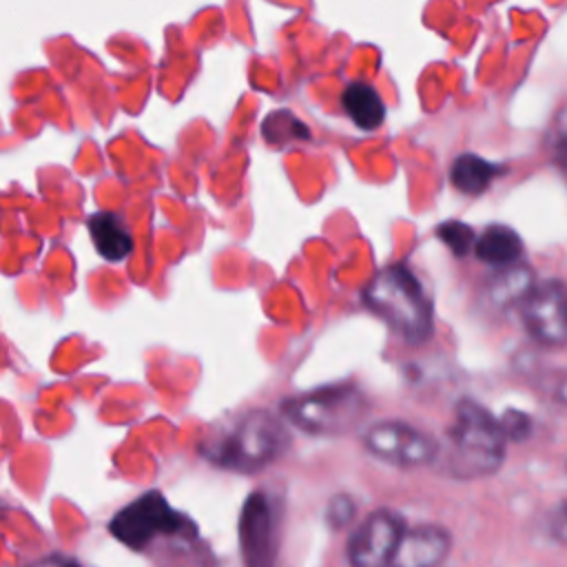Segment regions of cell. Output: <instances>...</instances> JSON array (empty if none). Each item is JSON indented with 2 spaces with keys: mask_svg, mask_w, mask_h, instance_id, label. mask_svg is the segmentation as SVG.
<instances>
[{
  "mask_svg": "<svg viewBox=\"0 0 567 567\" xmlns=\"http://www.w3.org/2000/svg\"><path fill=\"white\" fill-rule=\"evenodd\" d=\"M505 445L507 439L498 416L474 399H461L454 410V421L447 427L445 443H439L434 463L452 478H481L494 474L503 465Z\"/></svg>",
  "mask_w": 567,
  "mask_h": 567,
  "instance_id": "6da1fadb",
  "label": "cell"
},
{
  "mask_svg": "<svg viewBox=\"0 0 567 567\" xmlns=\"http://www.w3.org/2000/svg\"><path fill=\"white\" fill-rule=\"evenodd\" d=\"M288 445L290 436L279 416L268 410H248L210 432L199 450L217 467L252 474L275 463Z\"/></svg>",
  "mask_w": 567,
  "mask_h": 567,
  "instance_id": "7a4b0ae2",
  "label": "cell"
},
{
  "mask_svg": "<svg viewBox=\"0 0 567 567\" xmlns=\"http://www.w3.org/2000/svg\"><path fill=\"white\" fill-rule=\"evenodd\" d=\"M363 303L412 346L432 334V301L419 277L403 264L379 270L363 288Z\"/></svg>",
  "mask_w": 567,
  "mask_h": 567,
  "instance_id": "3957f363",
  "label": "cell"
},
{
  "mask_svg": "<svg viewBox=\"0 0 567 567\" xmlns=\"http://www.w3.org/2000/svg\"><path fill=\"white\" fill-rule=\"evenodd\" d=\"M281 410L295 427L315 436H332L357 427L368 401L357 385L334 383L292 396L284 401Z\"/></svg>",
  "mask_w": 567,
  "mask_h": 567,
  "instance_id": "277c9868",
  "label": "cell"
},
{
  "mask_svg": "<svg viewBox=\"0 0 567 567\" xmlns=\"http://www.w3.org/2000/svg\"><path fill=\"white\" fill-rule=\"evenodd\" d=\"M190 520L171 507L159 489H148L124 505L109 523V532L128 549H144L157 536H173L184 532Z\"/></svg>",
  "mask_w": 567,
  "mask_h": 567,
  "instance_id": "5b68a950",
  "label": "cell"
},
{
  "mask_svg": "<svg viewBox=\"0 0 567 567\" xmlns=\"http://www.w3.org/2000/svg\"><path fill=\"white\" fill-rule=\"evenodd\" d=\"M361 443L370 456L405 470L434 465L439 454V441H434L427 432L396 419L368 425L361 434Z\"/></svg>",
  "mask_w": 567,
  "mask_h": 567,
  "instance_id": "8992f818",
  "label": "cell"
},
{
  "mask_svg": "<svg viewBox=\"0 0 567 567\" xmlns=\"http://www.w3.org/2000/svg\"><path fill=\"white\" fill-rule=\"evenodd\" d=\"M520 319L527 334L549 348L567 343V286L556 279L534 284L520 303Z\"/></svg>",
  "mask_w": 567,
  "mask_h": 567,
  "instance_id": "52a82bcc",
  "label": "cell"
},
{
  "mask_svg": "<svg viewBox=\"0 0 567 567\" xmlns=\"http://www.w3.org/2000/svg\"><path fill=\"white\" fill-rule=\"evenodd\" d=\"M403 529V518L396 512L388 507L370 512L348 540L350 567H390Z\"/></svg>",
  "mask_w": 567,
  "mask_h": 567,
  "instance_id": "ba28073f",
  "label": "cell"
},
{
  "mask_svg": "<svg viewBox=\"0 0 567 567\" xmlns=\"http://www.w3.org/2000/svg\"><path fill=\"white\" fill-rule=\"evenodd\" d=\"M239 554L246 567H275L277 516L264 492H252L239 514Z\"/></svg>",
  "mask_w": 567,
  "mask_h": 567,
  "instance_id": "9c48e42d",
  "label": "cell"
},
{
  "mask_svg": "<svg viewBox=\"0 0 567 567\" xmlns=\"http://www.w3.org/2000/svg\"><path fill=\"white\" fill-rule=\"evenodd\" d=\"M452 549V534L436 523L403 529L390 567H439Z\"/></svg>",
  "mask_w": 567,
  "mask_h": 567,
  "instance_id": "30bf717a",
  "label": "cell"
},
{
  "mask_svg": "<svg viewBox=\"0 0 567 567\" xmlns=\"http://www.w3.org/2000/svg\"><path fill=\"white\" fill-rule=\"evenodd\" d=\"M95 250L109 261H122L133 250V235L124 219L109 210H97L86 219Z\"/></svg>",
  "mask_w": 567,
  "mask_h": 567,
  "instance_id": "8fae6325",
  "label": "cell"
},
{
  "mask_svg": "<svg viewBox=\"0 0 567 567\" xmlns=\"http://www.w3.org/2000/svg\"><path fill=\"white\" fill-rule=\"evenodd\" d=\"M474 252L481 261L505 268L518 261V257L523 255V241L514 228L492 224L483 230L478 239H474Z\"/></svg>",
  "mask_w": 567,
  "mask_h": 567,
  "instance_id": "7c38bea8",
  "label": "cell"
},
{
  "mask_svg": "<svg viewBox=\"0 0 567 567\" xmlns=\"http://www.w3.org/2000/svg\"><path fill=\"white\" fill-rule=\"evenodd\" d=\"M503 173V166L476 155L463 153L450 166V182L463 195H481Z\"/></svg>",
  "mask_w": 567,
  "mask_h": 567,
  "instance_id": "4fadbf2b",
  "label": "cell"
},
{
  "mask_svg": "<svg viewBox=\"0 0 567 567\" xmlns=\"http://www.w3.org/2000/svg\"><path fill=\"white\" fill-rule=\"evenodd\" d=\"M534 288V277L527 266L512 264L501 268L487 284V299L494 308L507 310L512 306H520L523 299Z\"/></svg>",
  "mask_w": 567,
  "mask_h": 567,
  "instance_id": "5bb4252c",
  "label": "cell"
},
{
  "mask_svg": "<svg viewBox=\"0 0 567 567\" xmlns=\"http://www.w3.org/2000/svg\"><path fill=\"white\" fill-rule=\"evenodd\" d=\"M343 109L350 115V120L365 131L377 128L385 117V106L379 97V93L363 82H352L341 95Z\"/></svg>",
  "mask_w": 567,
  "mask_h": 567,
  "instance_id": "9a60e30c",
  "label": "cell"
},
{
  "mask_svg": "<svg viewBox=\"0 0 567 567\" xmlns=\"http://www.w3.org/2000/svg\"><path fill=\"white\" fill-rule=\"evenodd\" d=\"M436 237L456 255V257H465L470 252V248L474 246V230L456 219L443 221L436 228Z\"/></svg>",
  "mask_w": 567,
  "mask_h": 567,
  "instance_id": "2e32d148",
  "label": "cell"
},
{
  "mask_svg": "<svg viewBox=\"0 0 567 567\" xmlns=\"http://www.w3.org/2000/svg\"><path fill=\"white\" fill-rule=\"evenodd\" d=\"M354 501L348 494H334L326 507V520L332 529H343L354 518Z\"/></svg>",
  "mask_w": 567,
  "mask_h": 567,
  "instance_id": "e0dca14e",
  "label": "cell"
},
{
  "mask_svg": "<svg viewBox=\"0 0 567 567\" xmlns=\"http://www.w3.org/2000/svg\"><path fill=\"white\" fill-rule=\"evenodd\" d=\"M498 423H501V430H503V434H505V439L509 441H520L523 436H527L529 434V416L527 414H523V412H518V410H507L501 419H498Z\"/></svg>",
  "mask_w": 567,
  "mask_h": 567,
  "instance_id": "ac0fdd59",
  "label": "cell"
},
{
  "mask_svg": "<svg viewBox=\"0 0 567 567\" xmlns=\"http://www.w3.org/2000/svg\"><path fill=\"white\" fill-rule=\"evenodd\" d=\"M549 532H551V536L558 543L567 545V498L563 503H558L556 509L551 512V516H549Z\"/></svg>",
  "mask_w": 567,
  "mask_h": 567,
  "instance_id": "d6986e66",
  "label": "cell"
},
{
  "mask_svg": "<svg viewBox=\"0 0 567 567\" xmlns=\"http://www.w3.org/2000/svg\"><path fill=\"white\" fill-rule=\"evenodd\" d=\"M549 394L554 401L567 405V372L554 374V379L549 381Z\"/></svg>",
  "mask_w": 567,
  "mask_h": 567,
  "instance_id": "ffe728a7",
  "label": "cell"
},
{
  "mask_svg": "<svg viewBox=\"0 0 567 567\" xmlns=\"http://www.w3.org/2000/svg\"><path fill=\"white\" fill-rule=\"evenodd\" d=\"M27 567H82L78 560L73 558H66V556H47V558H40Z\"/></svg>",
  "mask_w": 567,
  "mask_h": 567,
  "instance_id": "44dd1931",
  "label": "cell"
},
{
  "mask_svg": "<svg viewBox=\"0 0 567 567\" xmlns=\"http://www.w3.org/2000/svg\"><path fill=\"white\" fill-rule=\"evenodd\" d=\"M563 148H565V151H567V140H565V142H563Z\"/></svg>",
  "mask_w": 567,
  "mask_h": 567,
  "instance_id": "7402d4cb",
  "label": "cell"
}]
</instances>
